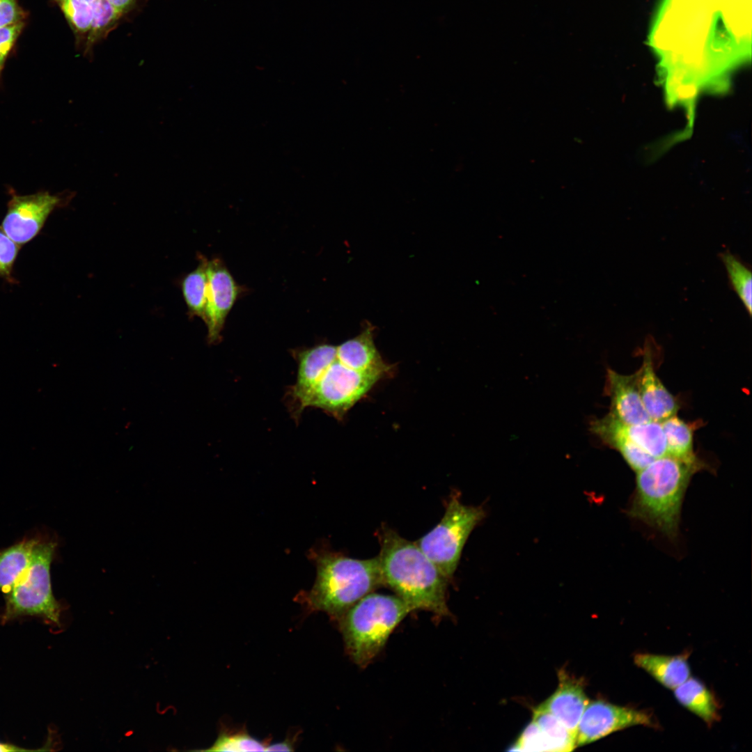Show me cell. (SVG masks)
Wrapping results in <instances>:
<instances>
[{
  "instance_id": "obj_31",
  "label": "cell",
  "mask_w": 752,
  "mask_h": 752,
  "mask_svg": "<svg viewBox=\"0 0 752 752\" xmlns=\"http://www.w3.org/2000/svg\"><path fill=\"white\" fill-rule=\"evenodd\" d=\"M109 3L123 16L132 11L138 0H107Z\"/></svg>"
},
{
  "instance_id": "obj_16",
  "label": "cell",
  "mask_w": 752,
  "mask_h": 752,
  "mask_svg": "<svg viewBox=\"0 0 752 752\" xmlns=\"http://www.w3.org/2000/svg\"><path fill=\"white\" fill-rule=\"evenodd\" d=\"M374 327L366 323L355 337L336 346V358L345 366L361 372L384 375L389 367L382 360L374 342Z\"/></svg>"
},
{
  "instance_id": "obj_7",
  "label": "cell",
  "mask_w": 752,
  "mask_h": 752,
  "mask_svg": "<svg viewBox=\"0 0 752 752\" xmlns=\"http://www.w3.org/2000/svg\"><path fill=\"white\" fill-rule=\"evenodd\" d=\"M56 544L39 540L31 563L6 594L5 619L39 616L60 625L61 606L52 593L50 567Z\"/></svg>"
},
{
  "instance_id": "obj_13",
  "label": "cell",
  "mask_w": 752,
  "mask_h": 752,
  "mask_svg": "<svg viewBox=\"0 0 752 752\" xmlns=\"http://www.w3.org/2000/svg\"><path fill=\"white\" fill-rule=\"evenodd\" d=\"M651 343V339L645 341L643 363L635 373L640 395L650 419L661 422L675 415L680 406L655 373Z\"/></svg>"
},
{
  "instance_id": "obj_10",
  "label": "cell",
  "mask_w": 752,
  "mask_h": 752,
  "mask_svg": "<svg viewBox=\"0 0 752 752\" xmlns=\"http://www.w3.org/2000/svg\"><path fill=\"white\" fill-rule=\"evenodd\" d=\"M658 728L651 712L603 700L588 703L579 722L576 746H581L629 727Z\"/></svg>"
},
{
  "instance_id": "obj_4",
  "label": "cell",
  "mask_w": 752,
  "mask_h": 752,
  "mask_svg": "<svg viewBox=\"0 0 752 752\" xmlns=\"http://www.w3.org/2000/svg\"><path fill=\"white\" fill-rule=\"evenodd\" d=\"M316 567L311 590L300 596L312 611H321L339 620L366 595L383 585L377 557L357 559L340 552L313 549L309 552Z\"/></svg>"
},
{
  "instance_id": "obj_6",
  "label": "cell",
  "mask_w": 752,
  "mask_h": 752,
  "mask_svg": "<svg viewBox=\"0 0 752 752\" xmlns=\"http://www.w3.org/2000/svg\"><path fill=\"white\" fill-rule=\"evenodd\" d=\"M485 516L481 507L464 505L457 494H452L440 522L415 542L451 581L470 533Z\"/></svg>"
},
{
  "instance_id": "obj_9",
  "label": "cell",
  "mask_w": 752,
  "mask_h": 752,
  "mask_svg": "<svg viewBox=\"0 0 752 752\" xmlns=\"http://www.w3.org/2000/svg\"><path fill=\"white\" fill-rule=\"evenodd\" d=\"M71 197L72 194H51L47 191L30 195L12 193L0 228L13 241L23 245L40 233L52 211Z\"/></svg>"
},
{
  "instance_id": "obj_24",
  "label": "cell",
  "mask_w": 752,
  "mask_h": 752,
  "mask_svg": "<svg viewBox=\"0 0 752 752\" xmlns=\"http://www.w3.org/2000/svg\"><path fill=\"white\" fill-rule=\"evenodd\" d=\"M719 257L725 266L731 286L751 316L752 312L751 269L729 251L721 253Z\"/></svg>"
},
{
  "instance_id": "obj_15",
  "label": "cell",
  "mask_w": 752,
  "mask_h": 752,
  "mask_svg": "<svg viewBox=\"0 0 752 752\" xmlns=\"http://www.w3.org/2000/svg\"><path fill=\"white\" fill-rule=\"evenodd\" d=\"M558 675L557 689L540 705L577 736L579 722L589 703L584 683L564 670H561Z\"/></svg>"
},
{
  "instance_id": "obj_28",
  "label": "cell",
  "mask_w": 752,
  "mask_h": 752,
  "mask_svg": "<svg viewBox=\"0 0 752 752\" xmlns=\"http://www.w3.org/2000/svg\"><path fill=\"white\" fill-rule=\"evenodd\" d=\"M20 246L0 228V277L13 282V269Z\"/></svg>"
},
{
  "instance_id": "obj_22",
  "label": "cell",
  "mask_w": 752,
  "mask_h": 752,
  "mask_svg": "<svg viewBox=\"0 0 752 752\" xmlns=\"http://www.w3.org/2000/svg\"><path fill=\"white\" fill-rule=\"evenodd\" d=\"M613 418L618 430L654 458L666 455V441L660 422L650 420L643 423L625 424Z\"/></svg>"
},
{
  "instance_id": "obj_21",
  "label": "cell",
  "mask_w": 752,
  "mask_h": 752,
  "mask_svg": "<svg viewBox=\"0 0 752 752\" xmlns=\"http://www.w3.org/2000/svg\"><path fill=\"white\" fill-rule=\"evenodd\" d=\"M660 423L666 438L667 455L685 460L699 459L694 451V434L697 423L685 422L676 414Z\"/></svg>"
},
{
  "instance_id": "obj_1",
  "label": "cell",
  "mask_w": 752,
  "mask_h": 752,
  "mask_svg": "<svg viewBox=\"0 0 752 752\" xmlns=\"http://www.w3.org/2000/svg\"><path fill=\"white\" fill-rule=\"evenodd\" d=\"M650 44L667 75L716 77L751 54V0H662Z\"/></svg>"
},
{
  "instance_id": "obj_26",
  "label": "cell",
  "mask_w": 752,
  "mask_h": 752,
  "mask_svg": "<svg viewBox=\"0 0 752 752\" xmlns=\"http://www.w3.org/2000/svg\"><path fill=\"white\" fill-rule=\"evenodd\" d=\"M266 746L258 739L245 733H222L205 751L247 752L265 751Z\"/></svg>"
},
{
  "instance_id": "obj_29",
  "label": "cell",
  "mask_w": 752,
  "mask_h": 752,
  "mask_svg": "<svg viewBox=\"0 0 752 752\" xmlns=\"http://www.w3.org/2000/svg\"><path fill=\"white\" fill-rule=\"evenodd\" d=\"M24 26V22H19L0 28V82L6 61Z\"/></svg>"
},
{
  "instance_id": "obj_11",
  "label": "cell",
  "mask_w": 752,
  "mask_h": 752,
  "mask_svg": "<svg viewBox=\"0 0 752 752\" xmlns=\"http://www.w3.org/2000/svg\"><path fill=\"white\" fill-rule=\"evenodd\" d=\"M206 271L207 304L204 322L207 328V341L216 343L221 338L228 315L244 289L237 283L219 258L207 260Z\"/></svg>"
},
{
  "instance_id": "obj_25",
  "label": "cell",
  "mask_w": 752,
  "mask_h": 752,
  "mask_svg": "<svg viewBox=\"0 0 752 752\" xmlns=\"http://www.w3.org/2000/svg\"><path fill=\"white\" fill-rule=\"evenodd\" d=\"M532 720L544 732L554 751H571L577 746L576 736L540 705L534 709Z\"/></svg>"
},
{
  "instance_id": "obj_23",
  "label": "cell",
  "mask_w": 752,
  "mask_h": 752,
  "mask_svg": "<svg viewBox=\"0 0 752 752\" xmlns=\"http://www.w3.org/2000/svg\"><path fill=\"white\" fill-rule=\"evenodd\" d=\"M207 259L201 257L197 268L185 276L182 282V292L189 312L192 315L205 319L207 304Z\"/></svg>"
},
{
  "instance_id": "obj_30",
  "label": "cell",
  "mask_w": 752,
  "mask_h": 752,
  "mask_svg": "<svg viewBox=\"0 0 752 752\" xmlns=\"http://www.w3.org/2000/svg\"><path fill=\"white\" fill-rule=\"evenodd\" d=\"M26 12L17 0H0V28L14 23L24 22Z\"/></svg>"
},
{
  "instance_id": "obj_12",
  "label": "cell",
  "mask_w": 752,
  "mask_h": 752,
  "mask_svg": "<svg viewBox=\"0 0 752 752\" xmlns=\"http://www.w3.org/2000/svg\"><path fill=\"white\" fill-rule=\"evenodd\" d=\"M292 356L297 363L295 383L286 392L289 411L296 418L299 405L319 377L336 357V346L322 343L295 349Z\"/></svg>"
},
{
  "instance_id": "obj_27",
  "label": "cell",
  "mask_w": 752,
  "mask_h": 752,
  "mask_svg": "<svg viewBox=\"0 0 752 752\" xmlns=\"http://www.w3.org/2000/svg\"><path fill=\"white\" fill-rule=\"evenodd\" d=\"M509 751L554 752L547 736L533 720L524 728Z\"/></svg>"
},
{
  "instance_id": "obj_2",
  "label": "cell",
  "mask_w": 752,
  "mask_h": 752,
  "mask_svg": "<svg viewBox=\"0 0 752 752\" xmlns=\"http://www.w3.org/2000/svg\"><path fill=\"white\" fill-rule=\"evenodd\" d=\"M377 556L383 585L391 589L412 611L423 610L439 617L450 615L446 593L449 581L415 542L383 526L379 531Z\"/></svg>"
},
{
  "instance_id": "obj_33",
  "label": "cell",
  "mask_w": 752,
  "mask_h": 752,
  "mask_svg": "<svg viewBox=\"0 0 752 752\" xmlns=\"http://www.w3.org/2000/svg\"><path fill=\"white\" fill-rule=\"evenodd\" d=\"M292 750V746L287 742L272 744L265 748V751H290Z\"/></svg>"
},
{
  "instance_id": "obj_3",
  "label": "cell",
  "mask_w": 752,
  "mask_h": 752,
  "mask_svg": "<svg viewBox=\"0 0 752 752\" xmlns=\"http://www.w3.org/2000/svg\"><path fill=\"white\" fill-rule=\"evenodd\" d=\"M705 467L700 459L685 460L667 454L655 459L636 472L628 515L675 539L686 490L692 476Z\"/></svg>"
},
{
  "instance_id": "obj_8",
  "label": "cell",
  "mask_w": 752,
  "mask_h": 752,
  "mask_svg": "<svg viewBox=\"0 0 752 752\" xmlns=\"http://www.w3.org/2000/svg\"><path fill=\"white\" fill-rule=\"evenodd\" d=\"M383 375L352 369L336 357L301 400L297 419L308 407L318 408L342 418Z\"/></svg>"
},
{
  "instance_id": "obj_14",
  "label": "cell",
  "mask_w": 752,
  "mask_h": 752,
  "mask_svg": "<svg viewBox=\"0 0 752 752\" xmlns=\"http://www.w3.org/2000/svg\"><path fill=\"white\" fill-rule=\"evenodd\" d=\"M605 391L610 398V414L625 424H639L651 419L639 391L636 373L622 375L607 369Z\"/></svg>"
},
{
  "instance_id": "obj_5",
  "label": "cell",
  "mask_w": 752,
  "mask_h": 752,
  "mask_svg": "<svg viewBox=\"0 0 752 752\" xmlns=\"http://www.w3.org/2000/svg\"><path fill=\"white\" fill-rule=\"evenodd\" d=\"M411 611L397 595L373 592L354 604L338 620L345 647L352 661L360 668L368 666Z\"/></svg>"
},
{
  "instance_id": "obj_18",
  "label": "cell",
  "mask_w": 752,
  "mask_h": 752,
  "mask_svg": "<svg viewBox=\"0 0 752 752\" xmlns=\"http://www.w3.org/2000/svg\"><path fill=\"white\" fill-rule=\"evenodd\" d=\"M591 432L606 446L617 451L625 462L635 472L646 467L655 459L634 444L617 428L613 416L606 414L590 423Z\"/></svg>"
},
{
  "instance_id": "obj_20",
  "label": "cell",
  "mask_w": 752,
  "mask_h": 752,
  "mask_svg": "<svg viewBox=\"0 0 752 752\" xmlns=\"http://www.w3.org/2000/svg\"><path fill=\"white\" fill-rule=\"evenodd\" d=\"M39 540L27 539L0 551V590L8 594L29 567Z\"/></svg>"
},
{
  "instance_id": "obj_17",
  "label": "cell",
  "mask_w": 752,
  "mask_h": 752,
  "mask_svg": "<svg viewBox=\"0 0 752 752\" xmlns=\"http://www.w3.org/2000/svg\"><path fill=\"white\" fill-rule=\"evenodd\" d=\"M689 656L687 652L677 655L636 653L634 663L662 686L673 690L690 677Z\"/></svg>"
},
{
  "instance_id": "obj_19",
  "label": "cell",
  "mask_w": 752,
  "mask_h": 752,
  "mask_svg": "<svg viewBox=\"0 0 752 752\" xmlns=\"http://www.w3.org/2000/svg\"><path fill=\"white\" fill-rule=\"evenodd\" d=\"M673 691L677 702L708 726L720 720L721 707L717 698L699 679L689 677Z\"/></svg>"
},
{
  "instance_id": "obj_32",
  "label": "cell",
  "mask_w": 752,
  "mask_h": 752,
  "mask_svg": "<svg viewBox=\"0 0 752 752\" xmlns=\"http://www.w3.org/2000/svg\"><path fill=\"white\" fill-rule=\"evenodd\" d=\"M44 750H45V749H36V750L27 749H24V748H22L20 746H16V745H14V744H12L3 743V742H0V752L36 751H44Z\"/></svg>"
}]
</instances>
